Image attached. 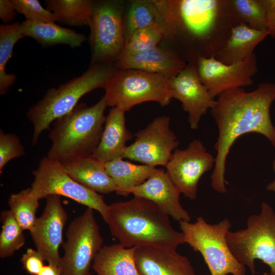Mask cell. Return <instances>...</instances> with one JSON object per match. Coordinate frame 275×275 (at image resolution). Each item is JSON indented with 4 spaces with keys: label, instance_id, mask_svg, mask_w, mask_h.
Masks as SVG:
<instances>
[{
    "label": "cell",
    "instance_id": "7c38bea8",
    "mask_svg": "<svg viewBox=\"0 0 275 275\" xmlns=\"http://www.w3.org/2000/svg\"><path fill=\"white\" fill-rule=\"evenodd\" d=\"M134 135L135 142L127 146L123 158L153 167H166L179 145L167 116L154 118Z\"/></svg>",
    "mask_w": 275,
    "mask_h": 275
},
{
    "label": "cell",
    "instance_id": "8992f818",
    "mask_svg": "<svg viewBox=\"0 0 275 275\" xmlns=\"http://www.w3.org/2000/svg\"><path fill=\"white\" fill-rule=\"evenodd\" d=\"M261 211L250 216L245 229L226 234L228 245L237 260L256 273L255 261L259 259L275 275V212L270 205L261 204Z\"/></svg>",
    "mask_w": 275,
    "mask_h": 275
},
{
    "label": "cell",
    "instance_id": "9c48e42d",
    "mask_svg": "<svg viewBox=\"0 0 275 275\" xmlns=\"http://www.w3.org/2000/svg\"><path fill=\"white\" fill-rule=\"evenodd\" d=\"M125 2L94 1L89 26L91 64H113L121 56L125 44L123 16Z\"/></svg>",
    "mask_w": 275,
    "mask_h": 275
},
{
    "label": "cell",
    "instance_id": "ba28073f",
    "mask_svg": "<svg viewBox=\"0 0 275 275\" xmlns=\"http://www.w3.org/2000/svg\"><path fill=\"white\" fill-rule=\"evenodd\" d=\"M103 89L107 106L125 112L147 101H155L164 106L172 99L169 79L140 70L117 68Z\"/></svg>",
    "mask_w": 275,
    "mask_h": 275
},
{
    "label": "cell",
    "instance_id": "f1b7e54d",
    "mask_svg": "<svg viewBox=\"0 0 275 275\" xmlns=\"http://www.w3.org/2000/svg\"><path fill=\"white\" fill-rule=\"evenodd\" d=\"M39 201L32 193L30 187L10 196L8 201L9 210L23 230L30 232L33 228L37 218Z\"/></svg>",
    "mask_w": 275,
    "mask_h": 275
},
{
    "label": "cell",
    "instance_id": "4fadbf2b",
    "mask_svg": "<svg viewBox=\"0 0 275 275\" xmlns=\"http://www.w3.org/2000/svg\"><path fill=\"white\" fill-rule=\"evenodd\" d=\"M215 164V157L203 143L194 140L184 149L176 148L166 165V173L180 194L190 200L197 198L202 176Z\"/></svg>",
    "mask_w": 275,
    "mask_h": 275
},
{
    "label": "cell",
    "instance_id": "52a82bcc",
    "mask_svg": "<svg viewBox=\"0 0 275 275\" xmlns=\"http://www.w3.org/2000/svg\"><path fill=\"white\" fill-rule=\"evenodd\" d=\"M179 223L185 243L202 255L211 275H245V266L235 258L226 240L231 226L228 218L210 224L200 216L195 223Z\"/></svg>",
    "mask_w": 275,
    "mask_h": 275
},
{
    "label": "cell",
    "instance_id": "8fae6325",
    "mask_svg": "<svg viewBox=\"0 0 275 275\" xmlns=\"http://www.w3.org/2000/svg\"><path fill=\"white\" fill-rule=\"evenodd\" d=\"M32 174L31 192L39 200L51 195L64 196L96 210L106 222L108 205L103 197L74 180L60 162L44 156Z\"/></svg>",
    "mask_w": 275,
    "mask_h": 275
},
{
    "label": "cell",
    "instance_id": "e575fe53",
    "mask_svg": "<svg viewBox=\"0 0 275 275\" xmlns=\"http://www.w3.org/2000/svg\"><path fill=\"white\" fill-rule=\"evenodd\" d=\"M44 261L42 255L32 248H28L20 259L23 269L30 275H38L44 266Z\"/></svg>",
    "mask_w": 275,
    "mask_h": 275
},
{
    "label": "cell",
    "instance_id": "277c9868",
    "mask_svg": "<svg viewBox=\"0 0 275 275\" xmlns=\"http://www.w3.org/2000/svg\"><path fill=\"white\" fill-rule=\"evenodd\" d=\"M107 106L104 95L91 106L78 103L68 114L55 120L48 134L51 146L46 156L61 162L92 156L101 138Z\"/></svg>",
    "mask_w": 275,
    "mask_h": 275
},
{
    "label": "cell",
    "instance_id": "836d02e7",
    "mask_svg": "<svg viewBox=\"0 0 275 275\" xmlns=\"http://www.w3.org/2000/svg\"><path fill=\"white\" fill-rule=\"evenodd\" d=\"M25 152L19 137L15 134L0 130V173L11 160L24 156Z\"/></svg>",
    "mask_w": 275,
    "mask_h": 275
},
{
    "label": "cell",
    "instance_id": "74e56055",
    "mask_svg": "<svg viewBox=\"0 0 275 275\" xmlns=\"http://www.w3.org/2000/svg\"><path fill=\"white\" fill-rule=\"evenodd\" d=\"M38 275H62V274L59 266L48 263L47 265H44Z\"/></svg>",
    "mask_w": 275,
    "mask_h": 275
},
{
    "label": "cell",
    "instance_id": "d590c367",
    "mask_svg": "<svg viewBox=\"0 0 275 275\" xmlns=\"http://www.w3.org/2000/svg\"><path fill=\"white\" fill-rule=\"evenodd\" d=\"M266 11V26L269 35L275 39V0H261Z\"/></svg>",
    "mask_w": 275,
    "mask_h": 275
},
{
    "label": "cell",
    "instance_id": "4dcf8cb0",
    "mask_svg": "<svg viewBox=\"0 0 275 275\" xmlns=\"http://www.w3.org/2000/svg\"><path fill=\"white\" fill-rule=\"evenodd\" d=\"M238 24H245L254 29L267 31L266 11L261 0H230Z\"/></svg>",
    "mask_w": 275,
    "mask_h": 275
},
{
    "label": "cell",
    "instance_id": "ffe728a7",
    "mask_svg": "<svg viewBox=\"0 0 275 275\" xmlns=\"http://www.w3.org/2000/svg\"><path fill=\"white\" fill-rule=\"evenodd\" d=\"M125 112L118 107H113L106 117L100 142L92 155L103 163L123 159L127 147L126 143L132 138L126 127Z\"/></svg>",
    "mask_w": 275,
    "mask_h": 275
},
{
    "label": "cell",
    "instance_id": "7402d4cb",
    "mask_svg": "<svg viewBox=\"0 0 275 275\" xmlns=\"http://www.w3.org/2000/svg\"><path fill=\"white\" fill-rule=\"evenodd\" d=\"M268 35L267 31L257 30L243 23L236 25L215 58L227 65L242 61L254 53L255 48Z\"/></svg>",
    "mask_w": 275,
    "mask_h": 275
},
{
    "label": "cell",
    "instance_id": "484cf974",
    "mask_svg": "<svg viewBox=\"0 0 275 275\" xmlns=\"http://www.w3.org/2000/svg\"><path fill=\"white\" fill-rule=\"evenodd\" d=\"M94 1L47 0V9L52 12L58 21L72 26L89 25Z\"/></svg>",
    "mask_w": 275,
    "mask_h": 275
},
{
    "label": "cell",
    "instance_id": "e0dca14e",
    "mask_svg": "<svg viewBox=\"0 0 275 275\" xmlns=\"http://www.w3.org/2000/svg\"><path fill=\"white\" fill-rule=\"evenodd\" d=\"M131 194L152 202L176 221H190L189 214L180 202V192L163 169H157Z\"/></svg>",
    "mask_w": 275,
    "mask_h": 275
},
{
    "label": "cell",
    "instance_id": "f546056e",
    "mask_svg": "<svg viewBox=\"0 0 275 275\" xmlns=\"http://www.w3.org/2000/svg\"><path fill=\"white\" fill-rule=\"evenodd\" d=\"M2 230L0 233V257H11L25 244L23 230L10 210H3L0 215Z\"/></svg>",
    "mask_w": 275,
    "mask_h": 275
},
{
    "label": "cell",
    "instance_id": "d4e9b609",
    "mask_svg": "<svg viewBox=\"0 0 275 275\" xmlns=\"http://www.w3.org/2000/svg\"><path fill=\"white\" fill-rule=\"evenodd\" d=\"M107 173L113 180L117 195L128 196L135 187L146 181L157 170L155 167L138 165L118 159L104 163Z\"/></svg>",
    "mask_w": 275,
    "mask_h": 275
},
{
    "label": "cell",
    "instance_id": "4316f807",
    "mask_svg": "<svg viewBox=\"0 0 275 275\" xmlns=\"http://www.w3.org/2000/svg\"><path fill=\"white\" fill-rule=\"evenodd\" d=\"M156 19L157 11L153 0H133L125 2L123 16L125 44L136 31L156 22Z\"/></svg>",
    "mask_w": 275,
    "mask_h": 275
},
{
    "label": "cell",
    "instance_id": "83f0119b",
    "mask_svg": "<svg viewBox=\"0 0 275 275\" xmlns=\"http://www.w3.org/2000/svg\"><path fill=\"white\" fill-rule=\"evenodd\" d=\"M23 37L20 23L2 24L0 25V94L7 92L14 84L16 76L13 73H7L6 67L11 58L16 43Z\"/></svg>",
    "mask_w": 275,
    "mask_h": 275
},
{
    "label": "cell",
    "instance_id": "cb8c5ba5",
    "mask_svg": "<svg viewBox=\"0 0 275 275\" xmlns=\"http://www.w3.org/2000/svg\"><path fill=\"white\" fill-rule=\"evenodd\" d=\"M135 247L120 243L103 245L96 255L92 268L97 275H141L134 259Z\"/></svg>",
    "mask_w": 275,
    "mask_h": 275
},
{
    "label": "cell",
    "instance_id": "d6a6232c",
    "mask_svg": "<svg viewBox=\"0 0 275 275\" xmlns=\"http://www.w3.org/2000/svg\"><path fill=\"white\" fill-rule=\"evenodd\" d=\"M16 12L21 14L25 17V20L55 22L53 14L45 9L38 0H11Z\"/></svg>",
    "mask_w": 275,
    "mask_h": 275
},
{
    "label": "cell",
    "instance_id": "9a60e30c",
    "mask_svg": "<svg viewBox=\"0 0 275 275\" xmlns=\"http://www.w3.org/2000/svg\"><path fill=\"white\" fill-rule=\"evenodd\" d=\"M41 215L37 217L30 231L36 250L48 264L59 267L61 257L59 249L63 243V231L68 218L62 205L61 196L51 195L46 198Z\"/></svg>",
    "mask_w": 275,
    "mask_h": 275
},
{
    "label": "cell",
    "instance_id": "6da1fadb",
    "mask_svg": "<svg viewBox=\"0 0 275 275\" xmlns=\"http://www.w3.org/2000/svg\"><path fill=\"white\" fill-rule=\"evenodd\" d=\"M153 1L162 33V47L186 63L196 64L201 57L215 58L232 28L238 24L230 0Z\"/></svg>",
    "mask_w": 275,
    "mask_h": 275
},
{
    "label": "cell",
    "instance_id": "30bf717a",
    "mask_svg": "<svg viewBox=\"0 0 275 275\" xmlns=\"http://www.w3.org/2000/svg\"><path fill=\"white\" fill-rule=\"evenodd\" d=\"M93 209L87 208L70 223L59 267L62 275H91L93 261L103 239Z\"/></svg>",
    "mask_w": 275,
    "mask_h": 275
},
{
    "label": "cell",
    "instance_id": "1f68e13d",
    "mask_svg": "<svg viewBox=\"0 0 275 275\" xmlns=\"http://www.w3.org/2000/svg\"><path fill=\"white\" fill-rule=\"evenodd\" d=\"M161 30L156 22L136 31L125 45L122 54L126 55L148 51L158 46L162 40Z\"/></svg>",
    "mask_w": 275,
    "mask_h": 275
},
{
    "label": "cell",
    "instance_id": "603a6c76",
    "mask_svg": "<svg viewBox=\"0 0 275 275\" xmlns=\"http://www.w3.org/2000/svg\"><path fill=\"white\" fill-rule=\"evenodd\" d=\"M20 27L23 37L33 38L42 47L65 44L71 48H76L87 39L84 34L62 27L55 22L24 20L20 23Z\"/></svg>",
    "mask_w": 275,
    "mask_h": 275
},
{
    "label": "cell",
    "instance_id": "d6986e66",
    "mask_svg": "<svg viewBox=\"0 0 275 275\" xmlns=\"http://www.w3.org/2000/svg\"><path fill=\"white\" fill-rule=\"evenodd\" d=\"M119 69H132L159 74L170 79L177 75L187 63L159 46L148 51L121 56L115 63Z\"/></svg>",
    "mask_w": 275,
    "mask_h": 275
},
{
    "label": "cell",
    "instance_id": "2e32d148",
    "mask_svg": "<svg viewBox=\"0 0 275 275\" xmlns=\"http://www.w3.org/2000/svg\"><path fill=\"white\" fill-rule=\"evenodd\" d=\"M172 98L179 100L188 114V122L192 129H197L202 116L212 108L216 100L201 81L196 63H187L177 75L169 79Z\"/></svg>",
    "mask_w": 275,
    "mask_h": 275
},
{
    "label": "cell",
    "instance_id": "ac0fdd59",
    "mask_svg": "<svg viewBox=\"0 0 275 275\" xmlns=\"http://www.w3.org/2000/svg\"><path fill=\"white\" fill-rule=\"evenodd\" d=\"M134 259L141 275H197L188 259L176 250L135 246Z\"/></svg>",
    "mask_w": 275,
    "mask_h": 275
},
{
    "label": "cell",
    "instance_id": "3957f363",
    "mask_svg": "<svg viewBox=\"0 0 275 275\" xmlns=\"http://www.w3.org/2000/svg\"><path fill=\"white\" fill-rule=\"evenodd\" d=\"M169 215L152 202L134 196L108 205L106 222L112 236L125 248L150 246L176 250L184 235L171 225Z\"/></svg>",
    "mask_w": 275,
    "mask_h": 275
},
{
    "label": "cell",
    "instance_id": "8d00e7d4",
    "mask_svg": "<svg viewBox=\"0 0 275 275\" xmlns=\"http://www.w3.org/2000/svg\"><path fill=\"white\" fill-rule=\"evenodd\" d=\"M16 13L11 0L0 1V18L4 24L12 21L15 18Z\"/></svg>",
    "mask_w": 275,
    "mask_h": 275
},
{
    "label": "cell",
    "instance_id": "5b68a950",
    "mask_svg": "<svg viewBox=\"0 0 275 275\" xmlns=\"http://www.w3.org/2000/svg\"><path fill=\"white\" fill-rule=\"evenodd\" d=\"M117 68L115 63L91 64L80 76L49 89L26 113L33 126V145L38 143L43 131L50 129L51 123L72 110L82 96L96 89L103 88Z\"/></svg>",
    "mask_w": 275,
    "mask_h": 275
},
{
    "label": "cell",
    "instance_id": "5bb4252c",
    "mask_svg": "<svg viewBox=\"0 0 275 275\" xmlns=\"http://www.w3.org/2000/svg\"><path fill=\"white\" fill-rule=\"evenodd\" d=\"M198 76L215 99L222 93L253 84L258 72L257 59L254 53L245 60L231 65L225 64L214 57H199L196 63Z\"/></svg>",
    "mask_w": 275,
    "mask_h": 275
},
{
    "label": "cell",
    "instance_id": "44dd1931",
    "mask_svg": "<svg viewBox=\"0 0 275 275\" xmlns=\"http://www.w3.org/2000/svg\"><path fill=\"white\" fill-rule=\"evenodd\" d=\"M61 163L68 174L81 185L103 194L116 191V185L107 173L104 163L92 156Z\"/></svg>",
    "mask_w": 275,
    "mask_h": 275
},
{
    "label": "cell",
    "instance_id": "f35d334b",
    "mask_svg": "<svg viewBox=\"0 0 275 275\" xmlns=\"http://www.w3.org/2000/svg\"><path fill=\"white\" fill-rule=\"evenodd\" d=\"M272 168L275 173V157L272 162ZM266 189L268 191L275 193V177L274 180L266 186Z\"/></svg>",
    "mask_w": 275,
    "mask_h": 275
},
{
    "label": "cell",
    "instance_id": "7a4b0ae2",
    "mask_svg": "<svg viewBox=\"0 0 275 275\" xmlns=\"http://www.w3.org/2000/svg\"><path fill=\"white\" fill-rule=\"evenodd\" d=\"M274 100L275 83L270 82L261 83L251 92L239 88L217 96L214 106L210 109L218 130L214 145V168L211 176V185L215 191L226 193V159L239 137L249 133L261 134L275 148V126L270 116V106Z\"/></svg>",
    "mask_w": 275,
    "mask_h": 275
}]
</instances>
